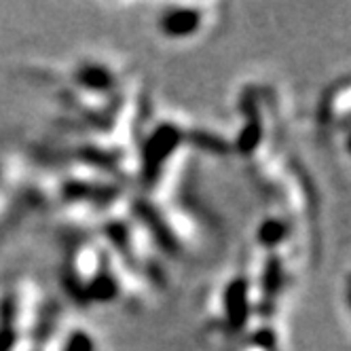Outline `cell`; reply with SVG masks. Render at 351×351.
Here are the masks:
<instances>
[{
  "label": "cell",
  "instance_id": "1",
  "mask_svg": "<svg viewBox=\"0 0 351 351\" xmlns=\"http://www.w3.org/2000/svg\"><path fill=\"white\" fill-rule=\"evenodd\" d=\"M199 17L195 11H186V9H178L169 15H165L163 19V30L169 34V36H184L189 32H193L199 23Z\"/></svg>",
  "mask_w": 351,
  "mask_h": 351
}]
</instances>
